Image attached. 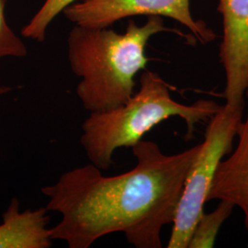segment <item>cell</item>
<instances>
[{
  "label": "cell",
  "mask_w": 248,
  "mask_h": 248,
  "mask_svg": "<svg viewBox=\"0 0 248 248\" xmlns=\"http://www.w3.org/2000/svg\"><path fill=\"white\" fill-rule=\"evenodd\" d=\"M200 149L201 143L169 155L157 143L141 140L132 147L136 166L126 173L105 177L91 163L63 173L42 188L47 211L61 215L50 229L52 239L89 248L105 235L124 232L135 248H162L161 232L174 221Z\"/></svg>",
  "instance_id": "1"
},
{
  "label": "cell",
  "mask_w": 248,
  "mask_h": 248,
  "mask_svg": "<svg viewBox=\"0 0 248 248\" xmlns=\"http://www.w3.org/2000/svg\"><path fill=\"white\" fill-rule=\"evenodd\" d=\"M168 29L159 16L138 26L131 20L124 34L108 28L75 25L67 38V58L79 78L77 95L89 113L123 105L133 95L134 78L148 62L145 48L152 36Z\"/></svg>",
  "instance_id": "2"
},
{
  "label": "cell",
  "mask_w": 248,
  "mask_h": 248,
  "mask_svg": "<svg viewBox=\"0 0 248 248\" xmlns=\"http://www.w3.org/2000/svg\"><path fill=\"white\" fill-rule=\"evenodd\" d=\"M220 107L206 99L191 105L179 103L172 98L169 85L158 74L145 70L140 77L139 90L123 105L89 114L81 127L80 143L89 162L103 171L113 164L117 149L132 148L162 122L171 117L181 118L189 139L196 124L211 119Z\"/></svg>",
  "instance_id": "3"
},
{
  "label": "cell",
  "mask_w": 248,
  "mask_h": 248,
  "mask_svg": "<svg viewBox=\"0 0 248 248\" xmlns=\"http://www.w3.org/2000/svg\"><path fill=\"white\" fill-rule=\"evenodd\" d=\"M244 108L225 103L211 118L201 149L186 175L168 248H187L196 223L204 213L219 164L230 153L237 136Z\"/></svg>",
  "instance_id": "4"
},
{
  "label": "cell",
  "mask_w": 248,
  "mask_h": 248,
  "mask_svg": "<svg viewBox=\"0 0 248 248\" xmlns=\"http://www.w3.org/2000/svg\"><path fill=\"white\" fill-rule=\"evenodd\" d=\"M76 25L108 28L120 19L133 16H159L173 18L191 31L196 40L206 45L215 33L190 11V0H83L63 10Z\"/></svg>",
  "instance_id": "5"
},
{
  "label": "cell",
  "mask_w": 248,
  "mask_h": 248,
  "mask_svg": "<svg viewBox=\"0 0 248 248\" xmlns=\"http://www.w3.org/2000/svg\"><path fill=\"white\" fill-rule=\"evenodd\" d=\"M223 36L220 61L225 73L226 104L245 106L248 89V0H218Z\"/></svg>",
  "instance_id": "6"
},
{
  "label": "cell",
  "mask_w": 248,
  "mask_h": 248,
  "mask_svg": "<svg viewBox=\"0 0 248 248\" xmlns=\"http://www.w3.org/2000/svg\"><path fill=\"white\" fill-rule=\"evenodd\" d=\"M248 100V89L246 91ZM238 142L233 153L219 164L208 201L219 200L239 207L248 232V113L240 124Z\"/></svg>",
  "instance_id": "7"
},
{
  "label": "cell",
  "mask_w": 248,
  "mask_h": 248,
  "mask_svg": "<svg viewBox=\"0 0 248 248\" xmlns=\"http://www.w3.org/2000/svg\"><path fill=\"white\" fill-rule=\"evenodd\" d=\"M46 208L20 212L19 201L12 199L2 215L0 248H49L52 236L47 225L50 216Z\"/></svg>",
  "instance_id": "8"
},
{
  "label": "cell",
  "mask_w": 248,
  "mask_h": 248,
  "mask_svg": "<svg viewBox=\"0 0 248 248\" xmlns=\"http://www.w3.org/2000/svg\"><path fill=\"white\" fill-rule=\"evenodd\" d=\"M233 208V204L220 201L212 213H202L196 223L187 248H213L222 223L230 216Z\"/></svg>",
  "instance_id": "9"
},
{
  "label": "cell",
  "mask_w": 248,
  "mask_h": 248,
  "mask_svg": "<svg viewBox=\"0 0 248 248\" xmlns=\"http://www.w3.org/2000/svg\"><path fill=\"white\" fill-rule=\"evenodd\" d=\"M76 1L77 0H45L43 6L29 23L22 28L21 34L38 43L44 42L48 27L53 19Z\"/></svg>",
  "instance_id": "10"
},
{
  "label": "cell",
  "mask_w": 248,
  "mask_h": 248,
  "mask_svg": "<svg viewBox=\"0 0 248 248\" xmlns=\"http://www.w3.org/2000/svg\"><path fill=\"white\" fill-rule=\"evenodd\" d=\"M7 2L8 0H0V60L6 57H24L28 54L26 45L8 24Z\"/></svg>",
  "instance_id": "11"
},
{
  "label": "cell",
  "mask_w": 248,
  "mask_h": 248,
  "mask_svg": "<svg viewBox=\"0 0 248 248\" xmlns=\"http://www.w3.org/2000/svg\"><path fill=\"white\" fill-rule=\"evenodd\" d=\"M12 89L9 88V87H2L0 86V96L6 94V93H9V91H11Z\"/></svg>",
  "instance_id": "12"
}]
</instances>
